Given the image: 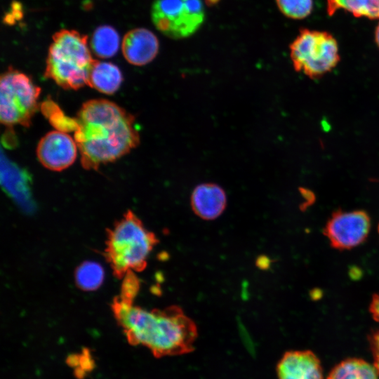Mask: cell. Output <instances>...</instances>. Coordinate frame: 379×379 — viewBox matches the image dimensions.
I'll return each mask as SVG.
<instances>
[{
    "label": "cell",
    "instance_id": "cell-24",
    "mask_svg": "<svg viewBox=\"0 0 379 379\" xmlns=\"http://www.w3.org/2000/svg\"><path fill=\"white\" fill-rule=\"evenodd\" d=\"M220 0H205V3L208 6H213L219 3Z\"/></svg>",
    "mask_w": 379,
    "mask_h": 379
},
{
    "label": "cell",
    "instance_id": "cell-23",
    "mask_svg": "<svg viewBox=\"0 0 379 379\" xmlns=\"http://www.w3.org/2000/svg\"><path fill=\"white\" fill-rule=\"evenodd\" d=\"M375 41L379 48V23L378 24L375 31Z\"/></svg>",
    "mask_w": 379,
    "mask_h": 379
},
{
    "label": "cell",
    "instance_id": "cell-16",
    "mask_svg": "<svg viewBox=\"0 0 379 379\" xmlns=\"http://www.w3.org/2000/svg\"><path fill=\"white\" fill-rule=\"evenodd\" d=\"M119 47V36L112 27L103 25L98 27L91 39L93 53L102 58L114 56Z\"/></svg>",
    "mask_w": 379,
    "mask_h": 379
},
{
    "label": "cell",
    "instance_id": "cell-10",
    "mask_svg": "<svg viewBox=\"0 0 379 379\" xmlns=\"http://www.w3.org/2000/svg\"><path fill=\"white\" fill-rule=\"evenodd\" d=\"M278 379H324L319 357L311 350L286 352L277 365Z\"/></svg>",
    "mask_w": 379,
    "mask_h": 379
},
{
    "label": "cell",
    "instance_id": "cell-11",
    "mask_svg": "<svg viewBox=\"0 0 379 379\" xmlns=\"http://www.w3.org/2000/svg\"><path fill=\"white\" fill-rule=\"evenodd\" d=\"M159 40L151 31L136 28L128 32L122 41L125 59L131 64L142 66L154 60L159 51Z\"/></svg>",
    "mask_w": 379,
    "mask_h": 379
},
{
    "label": "cell",
    "instance_id": "cell-2",
    "mask_svg": "<svg viewBox=\"0 0 379 379\" xmlns=\"http://www.w3.org/2000/svg\"><path fill=\"white\" fill-rule=\"evenodd\" d=\"M112 309L128 343L146 347L157 358L184 354L194 350L196 324L177 306L147 310L118 295L113 300Z\"/></svg>",
    "mask_w": 379,
    "mask_h": 379
},
{
    "label": "cell",
    "instance_id": "cell-22",
    "mask_svg": "<svg viewBox=\"0 0 379 379\" xmlns=\"http://www.w3.org/2000/svg\"><path fill=\"white\" fill-rule=\"evenodd\" d=\"M369 311L373 319L379 323V293H376L372 297Z\"/></svg>",
    "mask_w": 379,
    "mask_h": 379
},
{
    "label": "cell",
    "instance_id": "cell-5",
    "mask_svg": "<svg viewBox=\"0 0 379 379\" xmlns=\"http://www.w3.org/2000/svg\"><path fill=\"white\" fill-rule=\"evenodd\" d=\"M289 48L295 70L303 72L310 79L324 76L340 61L338 42L326 31L302 28Z\"/></svg>",
    "mask_w": 379,
    "mask_h": 379
},
{
    "label": "cell",
    "instance_id": "cell-8",
    "mask_svg": "<svg viewBox=\"0 0 379 379\" xmlns=\"http://www.w3.org/2000/svg\"><path fill=\"white\" fill-rule=\"evenodd\" d=\"M370 227V217L365 211L339 210L332 213L323 232L333 248L349 250L366 240Z\"/></svg>",
    "mask_w": 379,
    "mask_h": 379
},
{
    "label": "cell",
    "instance_id": "cell-3",
    "mask_svg": "<svg viewBox=\"0 0 379 379\" xmlns=\"http://www.w3.org/2000/svg\"><path fill=\"white\" fill-rule=\"evenodd\" d=\"M157 239L131 210L107 230L105 255L114 277L122 279L131 271L140 272Z\"/></svg>",
    "mask_w": 379,
    "mask_h": 379
},
{
    "label": "cell",
    "instance_id": "cell-20",
    "mask_svg": "<svg viewBox=\"0 0 379 379\" xmlns=\"http://www.w3.org/2000/svg\"><path fill=\"white\" fill-rule=\"evenodd\" d=\"M140 286V280L134 272H128L123 278L121 293L119 295L123 298L134 301Z\"/></svg>",
    "mask_w": 379,
    "mask_h": 379
},
{
    "label": "cell",
    "instance_id": "cell-14",
    "mask_svg": "<svg viewBox=\"0 0 379 379\" xmlns=\"http://www.w3.org/2000/svg\"><path fill=\"white\" fill-rule=\"evenodd\" d=\"M373 364L356 357L345 359L336 364L326 379H378Z\"/></svg>",
    "mask_w": 379,
    "mask_h": 379
},
{
    "label": "cell",
    "instance_id": "cell-18",
    "mask_svg": "<svg viewBox=\"0 0 379 379\" xmlns=\"http://www.w3.org/2000/svg\"><path fill=\"white\" fill-rule=\"evenodd\" d=\"M41 109L44 115L49 119L50 123L58 131L65 133L75 131V118L65 116L53 100H46L43 102Z\"/></svg>",
    "mask_w": 379,
    "mask_h": 379
},
{
    "label": "cell",
    "instance_id": "cell-1",
    "mask_svg": "<svg viewBox=\"0 0 379 379\" xmlns=\"http://www.w3.org/2000/svg\"><path fill=\"white\" fill-rule=\"evenodd\" d=\"M75 118L74 138L81 164L86 170H98L126 155L140 142L135 117L106 99L84 102Z\"/></svg>",
    "mask_w": 379,
    "mask_h": 379
},
{
    "label": "cell",
    "instance_id": "cell-19",
    "mask_svg": "<svg viewBox=\"0 0 379 379\" xmlns=\"http://www.w3.org/2000/svg\"><path fill=\"white\" fill-rule=\"evenodd\" d=\"M281 13L286 17L300 20L307 18L312 11V0H275Z\"/></svg>",
    "mask_w": 379,
    "mask_h": 379
},
{
    "label": "cell",
    "instance_id": "cell-6",
    "mask_svg": "<svg viewBox=\"0 0 379 379\" xmlns=\"http://www.w3.org/2000/svg\"><path fill=\"white\" fill-rule=\"evenodd\" d=\"M41 88L31 78L12 67L0 79V120L6 126H29L39 109Z\"/></svg>",
    "mask_w": 379,
    "mask_h": 379
},
{
    "label": "cell",
    "instance_id": "cell-17",
    "mask_svg": "<svg viewBox=\"0 0 379 379\" xmlns=\"http://www.w3.org/2000/svg\"><path fill=\"white\" fill-rule=\"evenodd\" d=\"M102 267L93 261H86L77 268L74 279L77 286L85 291L98 288L104 280Z\"/></svg>",
    "mask_w": 379,
    "mask_h": 379
},
{
    "label": "cell",
    "instance_id": "cell-25",
    "mask_svg": "<svg viewBox=\"0 0 379 379\" xmlns=\"http://www.w3.org/2000/svg\"><path fill=\"white\" fill-rule=\"evenodd\" d=\"M378 234H379V225H378Z\"/></svg>",
    "mask_w": 379,
    "mask_h": 379
},
{
    "label": "cell",
    "instance_id": "cell-12",
    "mask_svg": "<svg viewBox=\"0 0 379 379\" xmlns=\"http://www.w3.org/2000/svg\"><path fill=\"white\" fill-rule=\"evenodd\" d=\"M227 197L224 190L216 184L204 183L197 186L191 195V206L199 218L214 220L224 211Z\"/></svg>",
    "mask_w": 379,
    "mask_h": 379
},
{
    "label": "cell",
    "instance_id": "cell-4",
    "mask_svg": "<svg viewBox=\"0 0 379 379\" xmlns=\"http://www.w3.org/2000/svg\"><path fill=\"white\" fill-rule=\"evenodd\" d=\"M87 36L75 30L61 29L53 36L44 77L64 89L77 90L88 81L95 60L91 54Z\"/></svg>",
    "mask_w": 379,
    "mask_h": 379
},
{
    "label": "cell",
    "instance_id": "cell-15",
    "mask_svg": "<svg viewBox=\"0 0 379 379\" xmlns=\"http://www.w3.org/2000/svg\"><path fill=\"white\" fill-rule=\"evenodd\" d=\"M339 9L345 10L357 18H379V0H326V11L329 16Z\"/></svg>",
    "mask_w": 379,
    "mask_h": 379
},
{
    "label": "cell",
    "instance_id": "cell-7",
    "mask_svg": "<svg viewBox=\"0 0 379 379\" xmlns=\"http://www.w3.org/2000/svg\"><path fill=\"white\" fill-rule=\"evenodd\" d=\"M151 16L160 32L177 39L188 37L199 29L205 11L201 0H154Z\"/></svg>",
    "mask_w": 379,
    "mask_h": 379
},
{
    "label": "cell",
    "instance_id": "cell-13",
    "mask_svg": "<svg viewBox=\"0 0 379 379\" xmlns=\"http://www.w3.org/2000/svg\"><path fill=\"white\" fill-rule=\"evenodd\" d=\"M122 81V74L117 65L95 60L89 74L88 86L100 93L111 95L118 91Z\"/></svg>",
    "mask_w": 379,
    "mask_h": 379
},
{
    "label": "cell",
    "instance_id": "cell-21",
    "mask_svg": "<svg viewBox=\"0 0 379 379\" xmlns=\"http://www.w3.org/2000/svg\"><path fill=\"white\" fill-rule=\"evenodd\" d=\"M370 349L373 359V366L379 374V331L373 332L368 337Z\"/></svg>",
    "mask_w": 379,
    "mask_h": 379
},
{
    "label": "cell",
    "instance_id": "cell-9",
    "mask_svg": "<svg viewBox=\"0 0 379 379\" xmlns=\"http://www.w3.org/2000/svg\"><path fill=\"white\" fill-rule=\"evenodd\" d=\"M36 155L40 163L53 171H62L76 160L77 145L72 137L60 131H52L39 140Z\"/></svg>",
    "mask_w": 379,
    "mask_h": 379
}]
</instances>
